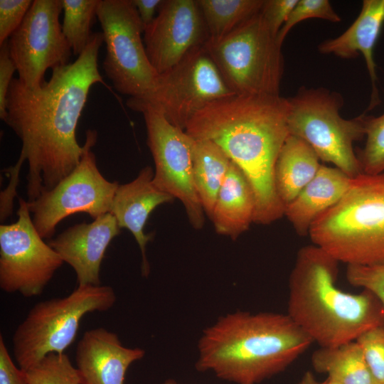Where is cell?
<instances>
[{
	"instance_id": "obj_7",
	"label": "cell",
	"mask_w": 384,
	"mask_h": 384,
	"mask_svg": "<svg viewBox=\"0 0 384 384\" xmlns=\"http://www.w3.org/2000/svg\"><path fill=\"white\" fill-rule=\"evenodd\" d=\"M289 134L307 142L319 159L351 178L363 174L353 144L366 137V114L341 117L342 95L324 87H300L287 98Z\"/></svg>"
},
{
	"instance_id": "obj_32",
	"label": "cell",
	"mask_w": 384,
	"mask_h": 384,
	"mask_svg": "<svg viewBox=\"0 0 384 384\" xmlns=\"http://www.w3.org/2000/svg\"><path fill=\"white\" fill-rule=\"evenodd\" d=\"M33 1L0 0V46L18 28Z\"/></svg>"
},
{
	"instance_id": "obj_23",
	"label": "cell",
	"mask_w": 384,
	"mask_h": 384,
	"mask_svg": "<svg viewBox=\"0 0 384 384\" xmlns=\"http://www.w3.org/2000/svg\"><path fill=\"white\" fill-rule=\"evenodd\" d=\"M192 159L195 187L204 212L210 218L232 161L215 143L193 138Z\"/></svg>"
},
{
	"instance_id": "obj_12",
	"label": "cell",
	"mask_w": 384,
	"mask_h": 384,
	"mask_svg": "<svg viewBox=\"0 0 384 384\" xmlns=\"http://www.w3.org/2000/svg\"><path fill=\"white\" fill-rule=\"evenodd\" d=\"M234 95L202 45L189 51L172 68L159 74L151 99L142 102L161 113L171 124L185 130L193 117L208 105Z\"/></svg>"
},
{
	"instance_id": "obj_24",
	"label": "cell",
	"mask_w": 384,
	"mask_h": 384,
	"mask_svg": "<svg viewBox=\"0 0 384 384\" xmlns=\"http://www.w3.org/2000/svg\"><path fill=\"white\" fill-rule=\"evenodd\" d=\"M314 370L326 373L338 384H378L363 351L356 341L334 347H319L311 356Z\"/></svg>"
},
{
	"instance_id": "obj_37",
	"label": "cell",
	"mask_w": 384,
	"mask_h": 384,
	"mask_svg": "<svg viewBox=\"0 0 384 384\" xmlns=\"http://www.w3.org/2000/svg\"><path fill=\"white\" fill-rule=\"evenodd\" d=\"M298 384H322L319 382L310 371H306Z\"/></svg>"
},
{
	"instance_id": "obj_19",
	"label": "cell",
	"mask_w": 384,
	"mask_h": 384,
	"mask_svg": "<svg viewBox=\"0 0 384 384\" xmlns=\"http://www.w3.org/2000/svg\"><path fill=\"white\" fill-rule=\"evenodd\" d=\"M384 25V0H364L353 23L337 37L321 42L317 50L322 55L353 59L361 54L371 82V95L367 110L380 103L377 87L376 64L373 50Z\"/></svg>"
},
{
	"instance_id": "obj_31",
	"label": "cell",
	"mask_w": 384,
	"mask_h": 384,
	"mask_svg": "<svg viewBox=\"0 0 384 384\" xmlns=\"http://www.w3.org/2000/svg\"><path fill=\"white\" fill-rule=\"evenodd\" d=\"M378 384H384V326L373 329L356 341Z\"/></svg>"
},
{
	"instance_id": "obj_11",
	"label": "cell",
	"mask_w": 384,
	"mask_h": 384,
	"mask_svg": "<svg viewBox=\"0 0 384 384\" xmlns=\"http://www.w3.org/2000/svg\"><path fill=\"white\" fill-rule=\"evenodd\" d=\"M127 105L143 114L147 144L155 166L154 183L180 201L192 227L201 229L206 213L193 181V138L185 130L171 124L161 113L148 104L129 98Z\"/></svg>"
},
{
	"instance_id": "obj_35",
	"label": "cell",
	"mask_w": 384,
	"mask_h": 384,
	"mask_svg": "<svg viewBox=\"0 0 384 384\" xmlns=\"http://www.w3.org/2000/svg\"><path fill=\"white\" fill-rule=\"evenodd\" d=\"M0 384H28L25 371L17 366L0 335Z\"/></svg>"
},
{
	"instance_id": "obj_4",
	"label": "cell",
	"mask_w": 384,
	"mask_h": 384,
	"mask_svg": "<svg viewBox=\"0 0 384 384\" xmlns=\"http://www.w3.org/2000/svg\"><path fill=\"white\" fill-rule=\"evenodd\" d=\"M339 262L312 244L300 248L289 277V318L319 347L356 341L384 326V306L370 292H346L336 285Z\"/></svg>"
},
{
	"instance_id": "obj_16",
	"label": "cell",
	"mask_w": 384,
	"mask_h": 384,
	"mask_svg": "<svg viewBox=\"0 0 384 384\" xmlns=\"http://www.w3.org/2000/svg\"><path fill=\"white\" fill-rule=\"evenodd\" d=\"M119 232L116 218L107 213L92 223L69 227L48 244L74 270L78 285L98 286L105 252Z\"/></svg>"
},
{
	"instance_id": "obj_13",
	"label": "cell",
	"mask_w": 384,
	"mask_h": 384,
	"mask_svg": "<svg viewBox=\"0 0 384 384\" xmlns=\"http://www.w3.org/2000/svg\"><path fill=\"white\" fill-rule=\"evenodd\" d=\"M18 219L0 225V288L39 296L63 261L37 231L28 201L18 198Z\"/></svg>"
},
{
	"instance_id": "obj_30",
	"label": "cell",
	"mask_w": 384,
	"mask_h": 384,
	"mask_svg": "<svg viewBox=\"0 0 384 384\" xmlns=\"http://www.w3.org/2000/svg\"><path fill=\"white\" fill-rule=\"evenodd\" d=\"M346 278L351 285L370 292L384 306V263L348 265Z\"/></svg>"
},
{
	"instance_id": "obj_18",
	"label": "cell",
	"mask_w": 384,
	"mask_h": 384,
	"mask_svg": "<svg viewBox=\"0 0 384 384\" xmlns=\"http://www.w3.org/2000/svg\"><path fill=\"white\" fill-rule=\"evenodd\" d=\"M154 174L153 169L146 166L134 180L119 185L110 211L119 228L128 229L135 238L142 256V274L144 277L148 276L150 270L146 247L152 238L151 234L144 233L146 221L156 207L174 199L155 186Z\"/></svg>"
},
{
	"instance_id": "obj_33",
	"label": "cell",
	"mask_w": 384,
	"mask_h": 384,
	"mask_svg": "<svg viewBox=\"0 0 384 384\" xmlns=\"http://www.w3.org/2000/svg\"><path fill=\"white\" fill-rule=\"evenodd\" d=\"M298 0H264L260 13L270 30L277 35Z\"/></svg>"
},
{
	"instance_id": "obj_9",
	"label": "cell",
	"mask_w": 384,
	"mask_h": 384,
	"mask_svg": "<svg viewBox=\"0 0 384 384\" xmlns=\"http://www.w3.org/2000/svg\"><path fill=\"white\" fill-rule=\"evenodd\" d=\"M97 17L106 44V76L118 92L149 102L159 74L146 55L142 38L144 26L132 0H100Z\"/></svg>"
},
{
	"instance_id": "obj_38",
	"label": "cell",
	"mask_w": 384,
	"mask_h": 384,
	"mask_svg": "<svg viewBox=\"0 0 384 384\" xmlns=\"http://www.w3.org/2000/svg\"><path fill=\"white\" fill-rule=\"evenodd\" d=\"M162 384H180L173 379H169L165 380Z\"/></svg>"
},
{
	"instance_id": "obj_25",
	"label": "cell",
	"mask_w": 384,
	"mask_h": 384,
	"mask_svg": "<svg viewBox=\"0 0 384 384\" xmlns=\"http://www.w3.org/2000/svg\"><path fill=\"white\" fill-rule=\"evenodd\" d=\"M209 38L218 41L259 13L264 0H196Z\"/></svg>"
},
{
	"instance_id": "obj_21",
	"label": "cell",
	"mask_w": 384,
	"mask_h": 384,
	"mask_svg": "<svg viewBox=\"0 0 384 384\" xmlns=\"http://www.w3.org/2000/svg\"><path fill=\"white\" fill-rule=\"evenodd\" d=\"M255 198L242 171L232 161L210 217L217 233L236 239L254 223Z\"/></svg>"
},
{
	"instance_id": "obj_14",
	"label": "cell",
	"mask_w": 384,
	"mask_h": 384,
	"mask_svg": "<svg viewBox=\"0 0 384 384\" xmlns=\"http://www.w3.org/2000/svg\"><path fill=\"white\" fill-rule=\"evenodd\" d=\"M62 10L61 0H33L7 40L18 78L28 88L39 87L48 68L70 63L73 52L59 21Z\"/></svg>"
},
{
	"instance_id": "obj_20",
	"label": "cell",
	"mask_w": 384,
	"mask_h": 384,
	"mask_svg": "<svg viewBox=\"0 0 384 384\" xmlns=\"http://www.w3.org/2000/svg\"><path fill=\"white\" fill-rule=\"evenodd\" d=\"M352 178L335 166L321 164L312 180L284 208V215L295 232L308 235L316 219L344 196Z\"/></svg>"
},
{
	"instance_id": "obj_6",
	"label": "cell",
	"mask_w": 384,
	"mask_h": 384,
	"mask_svg": "<svg viewBox=\"0 0 384 384\" xmlns=\"http://www.w3.org/2000/svg\"><path fill=\"white\" fill-rule=\"evenodd\" d=\"M117 300L108 285H78L68 296L36 303L12 336V352L26 371L51 353H62L73 343L85 315L110 309Z\"/></svg>"
},
{
	"instance_id": "obj_8",
	"label": "cell",
	"mask_w": 384,
	"mask_h": 384,
	"mask_svg": "<svg viewBox=\"0 0 384 384\" xmlns=\"http://www.w3.org/2000/svg\"><path fill=\"white\" fill-rule=\"evenodd\" d=\"M206 49L228 87L240 95H279L284 71L282 46L260 11Z\"/></svg>"
},
{
	"instance_id": "obj_2",
	"label": "cell",
	"mask_w": 384,
	"mask_h": 384,
	"mask_svg": "<svg viewBox=\"0 0 384 384\" xmlns=\"http://www.w3.org/2000/svg\"><path fill=\"white\" fill-rule=\"evenodd\" d=\"M287 98L234 95L197 112L185 132L218 145L244 173L255 198L254 223L269 225L284 215L274 184L280 150L289 136Z\"/></svg>"
},
{
	"instance_id": "obj_29",
	"label": "cell",
	"mask_w": 384,
	"mask_h": 384,
	"mask_svg": "<svg viewBox=\"0 0 384 384\" xmlns=\"http://www.w3.org/2000/svg\"><path fill=\"white\" fill-rule=\"evenodd\" d=\"M309 18H320L332 23L341 21V18L328 0H298L277 33L278 42L282 46L292 28L297 23Z\"/></svg>"
},
{
	"instance_id": "obj_34",
	"label": "cell",
	"mask_w": 384,
	"mask_h": 384,
	"mask_svg": "<svg viewBox=\"0 0 384 384\" xmlns=\"http://www.w3.org/2000/svg\"><path fill=\"white\" fill-rule=\"evenodd\" d=\"M16 71V67L11 57L6 41L0 46V118L2 120L6 115V95Z\"/></svg>"
},
{
	"instance_id": "obj_15",
	"label": "cell",
	"mask_w": 384,
	"mask_h": 384,
	"mask_svg": "<svg viewBox=\"0 0 384 384\" xmlns=\"http://www.w3.org/2000/svg\"><path fill=\"white\" fill-rule=\"evenodd\" d=\"M157 12L144 28L143 41L150 63L161 74L209 36L196 0H163Z\"/></svg>"
},
{
	"instance_id": "obj_17",
	"label": "cell",
	"mask_w": 384,
	"mask_h": 384,
	"mask_svg": "<svg viewBox=\"0 0 384 384\" xmlns=\"http://www.w3.org/2000/svg\"><path fill=\"white\" fill-rule=\"evenodd\" d=\"M144 355V349L126 347L116 333L97 327L84 333L75 361L84 384H124L130 365Z\"/></svg>"
},
{
	"instance_id": "obj_39",
	"label": "cell",
	"mask_w": 384,
	"mask_h": 384,
	"mask_svg": "<svg viewBox=\"0 0 384 384\" xmlns=\"http://www.w3.org/2000/svg\"><path fill=\"white\" fill-rule=\"evenodd\" d=\"M322 384H338V383L327 378L325 381L322 382Z\"/></svg>"
},
{
	"instance_id": "obj_1",
	"label": "cell",
	"mask_w": 384,
	"mask_h": 384,
	"mask_svg": "<svg viewBox=\"0 0 384 384\" xmlns=\"http://www.w3.org/2000/svg\"><path fill=\"white\" fill-rule=\"evenodd\" d=\"M102 32L93 33L89 44L72 63L52 69L48 81L28 88L14 78L6 100L3 120L22 143L16 164L4 169L7 187L0 203L12 208L22 164H28V202L51 190L80 163L85 146L76 138L79 119L92 85L107 86L98 70Z\"/></svg>"
},
{
	"instance_id": "obj_36",
	"label": "cell",
	"mask_w": 384,
	"mask_h": 384,
	"mask_svg": "<svg viewBox=\"0 0 384 384\" xmlns=\"http://www.w3.org/2000/svg\"><path fill=\"white\" fill-rule=\"evenodd\" d=\"M163 0H132L144 28L155 18V13Z\"/></svg>"
},
{
	"instance_id": "obj_10",
	"label": "cell",
	"mask_w": 384,
	"mask_h": 384,
	"mask_svg": "<svg viewBox=\"0 0 384 384\" xmlns=\"http://www.w3.org/2000/svg\"><path fill=\"white\" fill-rule=\"evenodd\" d=\"M94 129L86 131L85 150L78 165L51 190L28 202L33 224L43 238H50L58 224L77 213H85L93 220L110 213L119 186L99 171L91 148L97 142Z\"/></svg>"
},
{
	"instance_id": "obj_27",
	"label": "cell",
	"mask_w": 384,
	"mask_h": 384,
	"mask_svg": "<svg viewBox=\"0 0 384 384\" xmlns=\"http://www.w3.org/2000/svg\"><path fill=\"white\" fill-rule=\"evenodd\" d=\"M28 384H84L65 353H51L25 371Z\"/></svg>"
},
{
	"instance_id": "obj_5",
	"label": "cell",
	"mask_w": 384,
	"mask_h": 384,
	"mask_svg": "<svg viewBox=\"0 0 384 384\" xmlns=\"http://www.w3.org/2000/svg\"><path fill=\"white\" fill-rule=\"evenodd\" d=\"M308 235L346 265L384 263V172L353 178L344 196L316 219Z\"/></svg>"
},
{
	"instance_id": "obj_28",
	"label": "cell",
	"mask_w": 384,
	"mask_h": 384,
	"mask_svg": "<svg viewBox=\"0 0 384 384\" xmlns=\"http://www.w3.org/2000/svg\"><path fill=\"white\" fill-rule=\"evenodd\" d=\"M366 144L357 153L362 173L375 175L384 172V113L366 115Z\"/></svg>"
},
{
	"instance_id": "obj_3",
	"label": "cell",
	"mask_w": 384,
	"mask_h": 384,
	"mask_svg": "<svg viewBox=\"0 0 384 384\" xmlns=\"http://www.w3.org/2000/svg\"><path fill=\"white\" fill-rule=\"evenodd\" d=\"M311 343L287 314L238 311L203 331L196 368L234 384H259L284 371Z\"/></svg>"
},
{
	"instance_id": "obj_26",
	"label": "cell",
	"mask_w": 384,
	"mask_h": 384,
	"mask_svg": "<svg viewBox=\"0 0 384 384\" xmlns=\"http://www.w3.org/2000/svg\"><path fill=\"white\" fill-rule=\"evenodd\" d=\"M63 10L62 31L73 55H80L92 38L91 26L100 0H61Z\"/></svg>"
},
{
	"instance_id": "obj_22",
	"label": "cell",
	"mask_w": 384,
	"mask_h": 384,
	"mask_svg": "<svg viewBox=\"0 0 384 384\" xmlns=\"http://www.w3.org/2000/svg\"><path fill=\"white\" fill-rule=\"evenodd\" d=\"M320 159L302 139L289 134L279 154L274 169V184L284 208L318 172Z\"/></svg>"
}]
</instances>
